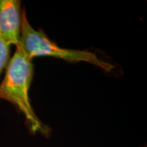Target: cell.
<instances>
[{
	"label": "cell",
	"instance_id": "6da1fadb",
	"mask_svg": "<svg viewBox=\"0 0 147 147\" xmlns=\"http://www.w3.org/2000/svg\"><path fill=\"white\" fill-rule=\"evenodd\" d=\"M6 67L5 74L0 84V99L10 102L24 115L25 123L32 134L40 133L50 136L52 129L44 124L33 109L29 91L34 76V65L19 45Z\"/></svg>",
	"mask_w": 147,
	"mask_h": 147
},
{
	"label": "cell",
	"instance_id": "7a4b0ae2",
	"mask_svg": "<svg viewBox=\"0 0 147 147\" xmlns=\"http://www.w3.org/2000/svg\"><path fill=\"white\" fill-rule=\"evenodd\" d=\"M30 59L38 57H52L68 62L84 61L100 67L106 72L114 68V65L101 60L94 53L87 51L73 50L59 47L49 39L42 30L37 31L27 20L25 10H23L21 40L18 45Z\"/></svg>",
	"mask_w": 147,
	"mask_h": 147
},
{
	"label": "cell",
	"instance_id": "3957f363",
	"mask_svg": "<svg viewBox=\"0 0 147 147\" xmlns=\"http://www.w3.org/2000/svg\"><path fill=\"white\" fill-rule=\"evenodd\" d=\"M18 0H0V37L16 47L20 44L23 11Z\"/></svg>",
	"mask_w": 147,
	"mask_h": 147
},
{
	"label": "cell",
	"instance_id": "277c9868",
	"mask_svg": "<svg viewBox=\"0 0 147 147\" xmlns=\"http://www.w3.org/2000/svg\"><path fill=\"white\" fill-rule=\"evenodd\" d=\"M10 45L0 37V76L10 60Z\"/></svg>",
	"mask_w": 147,
	"mask_h": 147
}]
</instances>
